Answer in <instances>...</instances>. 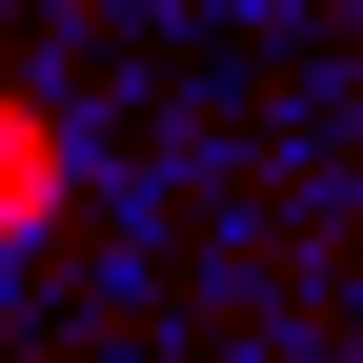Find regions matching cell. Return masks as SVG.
<instances>
[{
	"label": "cell",
	"instance_id": "1",
	"mask_svg": "<svg viewBox=\"0 0 363 363\" xmlns=\"http://www.w3.org/2000/svg\"><path fill=\"white\" fill-rule=\"evenodd\" d=\"M40 222H61V121L0 101V242H40Z\"/></svg>",
	"mask_w": 363,
	"mask_h": 363
}]
</instances>
